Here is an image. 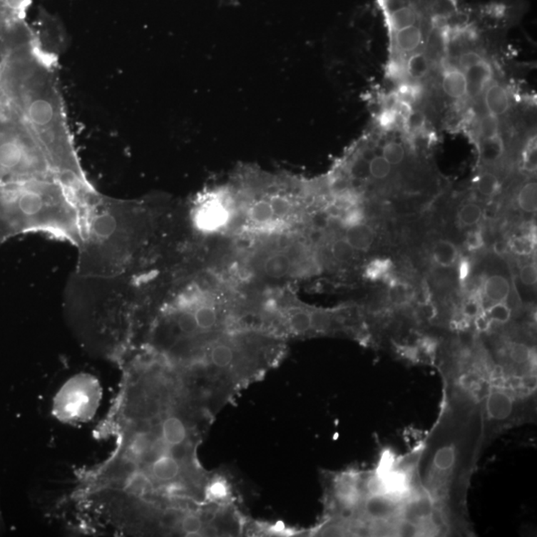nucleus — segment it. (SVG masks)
I'll return each instance as SVG.
<instances>
[{
	"instance_id": "obj_1",
	"label": "nucleus",
	"mask_w": 537,
	"mask_h": 537,
	"mask_svg": "<svg viewBox=\"0 0 537 537\" xmlns=\"http://www.w3.org/2000/svg\"><path fill=\"white\" fill-rule=\"evenodd\" d=\"M484 396L475 388L443 379L440 413L417 446L420 486L445 519L451 534L473 536L468 508L471 479L486 450Z\"/></svg>"
},
{
	"instance_id": "obj_2",
	"label": "nucleus",
	"mask_w": 537,
	"mask_h": 537,
	"mask_svg": "<svg viewBox=\"0 0 537 537\" xmlns=\"http://www.w3.org/2000/svg\"><path fill=\"white\" fill-rule=\"evenodd\" d=\"M56 68V56L36 34L9 50L0 70V95L41 143L58 175L88 180L76 150Z\"/></svg>"
},
{
	"instance_id": "obj_3",
	"label": "nucleus",
	"mask_w": 537,
	"mask_h": 537,
	"mask_svg": "<svg viewBox=\"0 0 537 537\" xmlns=\"http://www.w3.org/2000/svg\"><path fill=\"white\" fill-rule=\"evenodd\" d=\"M146 199L111 198L96 190L84 217L75 274L87 278H135L151 271L155 229Z\"/></svg>"
},
{
	"instance_id": "obj_4",
	"label": "nucleus",
	"mask_w": 537,
	"mask_h": 537,
	"mask_svg": "<svg viewBox=\"0 0 537 537\" xmlns=\"http://www.w3.org/2000/svg\"><path fill=\"white\" fill-rule=\"evenodd\" d=\"M96 190L89 180L58 175L0 183V244L37 233L77 247Z\"/></svg>"
},
{
	"instance_id": "obj_5",
	"label": "nucleus",
	"mask_w": 537,
	"mask_h": 537,
	"mask_svg": "<svg viewBox=\"0 0 537 537\" xmlns=\"http://www.w3.org/2000/svg\"><path fill=\"white\" fill-rule=\"evenodd\" d=\"M54 175L61 176L41 143L7 105L0 117V183Z\"/></svg>"
},
{
	"instance_id": "obj_6",
	"label": "nucleus",
	"mask_w": 537,
	"mask_h": 537,
	"mask_svg": "<svg viewBox=\"0 0 537 537\" xmlns=\"http://www.w3.org/2000/svg\"><path fill=\"white\" fill-rule=\"evenodd\" d=\"M235 201L230 189H219L199 196L191 209L190 218L196 230L204 234L215 233L225 228L235 211Z\"/></svg>"
},
{
	"instance_id": "obj_7",
	"label": "nucleus",
	"mask_w": 537,
	"mask_h": 537,
	"mask_svg": "<svg viewBox=\"0 0 537 537\" xmlns=\"http://www.w3.org/2000/svg\"><path fill=\"white\" fill-rule=\"evenodd\" d=\"M73 382L68 384L60 394V413L68 419H81L88 414L93 404L92 392L86 390L90 387L87 383Z\"/></svg>"
},
{
	"instance_id": "obj_8",
	"label": "nucleus",
	"mask_w": 537,
	"mask_h": 537,
	"mask_svg": "<svg viewBox=\"0 0 537 537\" xmlns=\"http://www.w3.org/2000/svg\"><path fill=\"white\" fill-rule=\"evenodd\" d=\"M296 262L289 250L271 252L262 261V271L269 278H285L292 273Z\"/></svg>"
},
{
	"instance_id": "obj_9",
	"label": "nucleus",
	"mask_w": 537,
	"mask_h": 537,
	"mask_svg": "<svg viewBox=\"0 0 537 537\" xmlns=\"http://www.w3.org/2000/svg\"><path fill=\"white\" fill-rule=\"evenodd\" d=\"M464 73L466 80V94L473 98L484 92L493 77V69L485 60Z\"/></svg>"
},
{
	"instance_id": "obj_10",
	"label": "nucleus",
	"mask_w": 537,
	"mask_h": 537,
	"mask_svg": "<svg viewBox=\"0 0 537 537\" xmlns=\"http://www.w3.org/2000/svg\"><path fill=\"white\" fill-rule=\"evenodd\" d=\"M485 103L490 115L496 118L508 112L511 106L508 92L498 84L491 85L486 89Z\"/></svg>"
},
{
	"instance_id": "obj_11",
	"label": "nucleus",
	"mask_w": 537,
	"mask_h": 537,
	"mask_svg": "<svg viewBox=\"0 0 537 537\" xmlns=\"http://www.w3.org/2000/svg\"><path fill=\"white\" fill-rule=\"evenodd\" d=\"M345 240L355 251L365 252L369 250L375 239V232L372 226L362 223L359 225L347 229Z\"/></svg>"
},
{
	"instance_id": "obj_12",
	"label": "nucleus",
	"mask_w": 537,
	"mask_h": 537,
	"mask_svg": "<svg viewBox=\"0 0 537 537\" xmlns=\"http://www.w3.org/2000/svg\"><path fill=\"white\" fill-rule=\"evenodd\" d=\"M180 466L173 456L166 455L156 459L151 465L150 473L153 478L160 481L175 480L179 475Z\"/></svg>"
},
{
	"instance_id": "obj_13",
	"label": "nucleus",
	"mask_w": 537,
	"mask_h": 537,
	"mask_svg": "<svg viewBox=\"0 0 537 537\" xmlns=\"http://www.w3.org/2000/svg\"><path fill=\"white\" fill-rule=\"evenodd\" d=\"M444 92L453 99H461L466 95V80L465 73L460 70H448L443 77Z\"/></svg>"
},
{
	"instance_id": "obj_14",
	"label": "nucleus",
	"mask_w": 537,
	"mask_h": 537,
	"mask_svg": "<svg viewBox=\"0 0 537 537\" xmlns=\"http://www.w3.org/2000/svg\"><path fill=\"white\" fill-rule=\"evenodd\" d=\"M509 292H511V286L508 280L498 275L490 277L484 284V294L486 299L493 304L506 302Z\"/></svg>"
},
{
	"instance_id": "obj_15",
	"label": "nucleus",
	"mask_w": 537,
	"mask_h": 537,
	"mask_svg": "<svg viewBox=\"0 0 537 537\" xmlns=\"http://www.w3.org/2000/svg\"><path fill=\"white\" fill-rule=\"evenodd\" d=\"M388 14H389L390 24L395 32L416 25L417 22V12L411 5L410 0L397 9L390 10Z\"/></svg>"
},
{
	"instance_id": "obj_16",
	"label": "nucleus",
	"mask_w": 537,
	"mask_h": 537,
	"mask_svg": "<svg viewBox=\"0 0 537 537\" xmlns=\"http://www.w3.org/2000/svg\"><path fill=\"white\" fill-rule=\"evenodd\" d=\"M32 0H0V21L24 20Z\"/></svg>"
},
{
	"instance_id": "obj_17",
	"label": "nucleus",
	"mask_w": 537,
	"mask_h": 537,
	"mask_svg": "<svg viewBox=\"0 0 537 537\" xmlns=\"http://www.w3.org/2000/svg\"><path fill=\"white\" fill-rule=\"evenodd\" d=\"M173 304V302H171ZM175 305V304H173ZM178 306V305H175ZM183 307V306H178ZM183 307H190L193 310L194 317H195L196 324L199 330H206L213 329L217 322V312L211 304L205 301L196 302L191 306H184Z\"/></svg>"
},
{
	"instance_id": "obj_18",
	"label": "nucleus",
	"mask_w": 537,
	"mask_h": 537,
	"mask_svg": "<svg viewBox=\"0 0 537 537\" xmlns=\"http://www.w3.org/2000/svg\"><path fill=\"white\" fill-rule=\"evenodd\" d=\"M432 255L436 264L443 268H450L459 259L457 246L447 240L438 241L433 247Z\"/></svg>"
},
{
	"instance_id": "obj_19",
	"label": "nucleus",
	"mask_w": 537,
	"mask_h": 537,
	"mask_svg": "<svg viewBox=\"0 0 537 537\" xmlns=\"http://www.w3.org/2000/svg\"><path fill=\"white\" fill-rule=\"evenodd\" d=\"M161 436L171 446H180L185 441L188 432L183 421L178 417H168L161 424Z\"/></svg>"
},
{
	"instance_id": "obj_20",
	"label": "nucleus",
	"mask_w": 537,
	"mask_h": 537,
	"mask_svg": "<svg viewBox=\"0 0 537 537\" xmlns=\"http://www.w3.org/2000/svg\"><path fill=\"white\" fill-rule=\"evenodd\" d=\"M396 44L402 52L415 51L422 41V31L417 25L396 31Z\"/></svg>"
},
{
	"instance_id": "obj_21",
	"label": "nucleus",
	"mask_w": 537,
	"mask_h": 537,
	"mask_svg": "<svg viewBox=\"0 0 537 537\" xmlns=\"http://www.w3.org/2000/svg\"><path fill=\"white\" fill-rule=\"evenodd\" d=\"M504 145L500 135L483 138L481 143V158L486 163H495L503 155Z\"/></svg>"
},
{
	"instance_id": "obj_22",
	"label": "nucleus",
	"mask_w": 537,
	"mask_h": 537,
	"mask_svg": "<svg viewBox=\"0 0 537 537\" xmlns=\"http://www.w3.org/2000/svg\"><path fill=\"white\" fill-rule=\"evenodd\" d=\"M414 297V292L409 285L400 281H392L388 292V299L395 307H404L409 305Z\"/></svg>"
},
{
	"instance_id": "obj_23",
	"label": "nucleus",
	"mask_w": 537,
	"mask_h": 537,
	"mask_svg": "<svg viewBox=\"0 0 537 537\" xmlns=\"http://www.w3.org/2000/svg\"><path fill=\"white\" fill-rule=\"evenodd\" d=\"M287 324L295 334H306L312 330V312L302 309L294 310L290 312Z\"/></svg>"
},
{
	"instance_id": "obj_24",
	"label": "nucleus",
	"mask_w": 537,
	"mask_h": 537,
	"mask_svg": "<svg viewBox=\"0 0 537 537\" xmlns=\"http://www.w3.org/2000/svg\"><path fill=\"white\" fill-rule=\"evenodd\" d=\"M392 269V262L389 259H374L367 265L364 270L365 278L377 282L388 276Z\"/></svg>"
},
{
	"instance_id": "obj_25",
	"label": "nucleus",
	"mask_w": 537,
	"mask_h": 537,
	"mask_svg": "<svg viewBox=\"0 0 537 537\" xmlns=\"http://www.w3.org/2000/svg\"><path fill=\"white\" fill-rule=\"evenodd\" d=\"M406 70L412 79H422L429 71V60L423 53H416L408 60Z\"/></svg>"
},
{
	"instance_id": "obj_26",
	"label": "nucleus",
	"mask_w": 537,
	"mask_h": 537,
	"mask_svg": "<svg viewBox=\"0 0 537 537\" xmlns=\"http://www.w3.org/2000/svg\"><path fill=\"white\" fill-rule=\"evenodd\" d=\"M518 205L526 213H533L537 209V184L528 183L518 193Z\"/></svg>"
},
{
	"instance_id": "obj_27",
	"label": "nucleus",
	"mask_w": 537,
	"mask_h": 537,
	"mask_svg": "<svg viewBox=\"0 0 537 537\" xmlns=\"http://www.w3.org/2000/svg\"><path fill=\"white\" fill-rule=\"evenodd\" d=\"M491 322L498 324H506L511 319L513 309L506 302H496L485 312Z\"/></svg>"
},
{
	"instance_id": "obj_28",
	"label": "nucleus",
	"mask_w": 537,
	"mask_h": 537,
	"mask_svg": "<svg viewBox=\"0 0 537 537\" xmlns=\"http://www.w3.org/2000/svg\"><path fill=\"white\" fill-rule=\"evenodd\" d=\"M210 359L217 367H229L234 360L233 349L224 344L214 345L210 352Z\"/></svg>"
},
{
	"instance_id": "obj_29",
	"label": "nucleus",
	"mask_w": 537,
	"mask_h": 537,
	"mask_svg": "<svg viewBox=\"0 0 537 537\" xmlns=\"http://www.w3.org/2000/svg\"><path fill=\"white\" fill-rule=\"evenodd\" d=\"M481 217L483 210L475 203L466 204L459 213V220L466 227L476 225L481 221Z\"/></svg>"
},
{
	"instance_id": "obj_30",
	"label": "nucleus",
	"mask_w": 537,
	"mask_h": 537,
	"mask_svg": "<svg viewBox=\"0 0 537 537\" xmlns=\"http://www.w3.org/2000/svg\"><path fill=\"white\" fill-rule=\"evenodd\" d=\"M332 253L334 258L340 263H349L354 258L355 250L345 238L339 239L332 244Z\"/></svg>"
},
{
	"instance_id": "obj_31",
	"label": "nucleus",
	"mask_w": 537,
	"mask_h": 537,
	"mask_svg": "<svg viewBox=\"0 0 537 537\" xmlns=\"http://www.w3.org/2000/svg\"><path fill=\"white\" fill-rule=\"evenodd\" d=\"M476 188L481 195L491 198L498 193L500 188V181L496 175L491 173H484L476 181Z\"/></svg>"
},
{
	"instance_id": "obj_32",
	"label": "nucleus",
	"mask_w": 537,
	"mask_h": 537,
	"mask_svg": "<svg viewBox=\"0 0 537 537\" xmlns=\"http://www.w3.org/2000/svg\"><path fill=\"white\" fill-rule=\"evenodd\" d=\"M392 165L383 156H373L368 163V173L375 179H384L392 173Z\"/></svg>"
},
{
	"instance_id": "obj_33",
	"label": "nucleus",
	"mask_w": 537,
	"mask_h": 537,
	"mask_svg": "<svg viewBox=\"0 0 537 537\" xmlns=\"http://www.w3.org/2000/svg\"><path fill=\"white\" fill-rule=\"evenodd\" d=\"M484 312L483 301H481L478 297H471L466 300L462 306V319L466 324H470L473 322L476 317L480 316Z\"/></svg>"
},
{
	"instance_id": "obj_34",
	"label": "nucleus",
	"mask_w": 537,
	"mask_h": 537,
	"mask_svg": "<svg viewBox=\"0 0 537 537\" xmlns=\"http://www.w3.org/2000/svg\"><path fill=\"white\" fill-rule=\"evenodd\" d=\"M509 248L518 256H528L534 250V242L528 235L513 237L509 240Z\"/></svg>"
},
{
	"instance_id": "obj_35",
	"label": "nucleus",
	"mask_w": 537,
	"mask_h": 537,
	"mask_svg": "<svg viewBox=\"0 0 537 537\" xmlns=\"http://www.w3.org/2000/svg\"><path fill=\"white\" fill-rule=\"evenodd\" d=\"M382 156L390 165H398L404 160L405 150L399 143H387L383 146Z\"/></svg>"
},
{
	"instance_id": "obj_36",
	"label": "nucleus",
	"mask_w": 537,
	"mask_h": 537,
	"mask_svg": "<svg viewBox=\"0 0 537 537\" xmlns=\"http://www.w3.org/2000/svg\"><path fill=\"white\" fill-rule=\"evenodd\" d=\"M480 133L483 138L495 137V135H498V118L491 115L485 116L481 118Z\"/></svg>"
},
{
	"instance_id": "obj_37",
	"label": "nucleus",
	"mask_w": 537,
	"mask_h": 537,
	"mask_svg": "<svg viewBox=\"0 0 537 537\" xmlns=\"http://www.w3.org/2000/svg\"><path fill=\"white\" fill-rule=\"evenodd\" d=\"M398 93H399L401 100L409 104L410 102H415L416 100L419 99L422 88L414 83H407L401 86Z\"/></svg>"
},
{
	"instance_id": "obj_38",
	"label": "nucleus",
	"mask_w": 537,
	"mask_h": 537,
	"mask_svg": "<svg viewBox=\"0 0 537 537\" xmlns=\"http://www.w3.org/2000/svg\"><path fill=\"white\" fill-rule=\"evenodd\" d=\"M364 213L359 208H350L349 211L342 216V224L345 228H352V227L359 225L364 221Z\"/></svg>"
},
{
	"instance_id": "obj_39",
	"label": "nucleus",
	"mask_w": 537,
	"mask_h": 537,
	"mask_svg": "<svg viewBox=\"0 0 537 537\" xmlns=\"http://www.w3.org/2000/svg\"><path fill=\"white\" fill-rule=\"evenodd\" d=\"M203 526L201 519L194 514H189L181 521V529H183L184 533L189 534V536L200 533V531H203Z\"/></svg>"
},
{
	"instance_id": "obj_40",
	"label": "nucleus",
	"mask_w": 537,
	"mask_h": 537,
	"mask_svg": "<svg viewBox=\"0 0 537 537\" xmlns=\"http://www.w3.org/2000/svg\"><path fill=\"white\" fill-rule=\"evenodd\" d=\"M483 57H481L479 53L474 51L465 52L461 55L460 60H459V65H460L461 69L463 70V72H465L466 70L470 69V68L473 66H476V64H479V63L483 61Z\"/></svg>"
},
{
	"instance_id": "obj_41",
	"label": "nucleus",
	"mask_w": 537,
	"mask_h": 537,
	"mask_svg": "<svg viewBox=\"0 0 537 537\" xmlns=\"http://www.w3.org/2000/svg\"><path fill=\"white\" fill-rule=\"evenodd\" d=\"M485 245L483 234L480 230L471 231L466 239V247L469 251H478Z\"/></svg>"
},
{
	"instance_id": "obj_42",
	"label": "nucleus",
	"mask_w": 537,
	"mask_h": 537,
	"mask_svg": "<svg viewBox=\"0 0 537 537\" xmlns=\"http://www.w3.org/2000/svg\"><path fill=\"white\" fill-rule=\"evenodd\" d=\"M519 278L526 286H533L536 284L537 281V272L536 267L533 265L529 264L523 266L519 273Z\"/></svg>"
},
{
	"instance_id": "obj_43",
	"label": "nucleus",
	"mask_w": 537,
	"mask_h": 537,
	"mask_svg": "<svg viewBox=\"0 0 537 537\" xmlns=\"http://www.w3.org/2000/svg\"><path fill=\"white\" fill-rule=\"evenodd\" d=\"M208 495L213 501H222L228 495V490L223 481H215L209 489Z\"/></svg>"
},
{
	"instance_id": "obj_44",
	"label": "nucleus",
	"mask_w": 537,
	"mask_h": 537,
	"mask_svg": "<svg viewBox=\"0 0 537 537\" xmlns=\"http://www.w3.org/2000/svg\"><path fill=\"white\" fill-rule=\"evenodd\" d=\"M423 123H424V117L420 113L411 112L405 118L406 127L411 131L418 130L422 127Z\"/></svg>"
},
{
	"instance_id": "obj_45",
	"label": "nucleus",
	"mask_w": 537,
	"mask_h": 537,
	"mask_svg": "<svg viewBox=\"0 0 537 537\" xmlns=\"http://www.w3.org/2000/svg\"><path fill=\"white\" fill-rule=\"evenodd\" d=\"M524 166L528 170H536V146L529 145L524 153Z\"/></svg>"
},
{
	"instance_id": "obj_46",
	"label": "nucleus",
	"mask_w": 537,
	"mask_h": 537,
	"mask_svg": "<svg viewBox=\"0 0 537 537\" xmlns=\"http://www.w3.org/2000/svg\"><path fill=\"white\" fill-rule=\"evenodd\" d=\"M459 279L461 282H465L468 280L471 274V263L469 260L463 259L459 264Z\"/></svg>"
},
{
	"instance_id": "obj_47",
	"label": "nucleus",
	"mask_w": 537,
	"mask_h": 537,
	"mask_svg": "<svg viewBox=\"0 0 537 537\" xmlns=\"http://www.w3.org/2000/svg\"><path fill=\"white\" fill-rule=\"evenodd\" d=\"M7 54H9V47H7L6 42H5L1 27H0V70L4 66Z\"/></svg>"
}]
</instances>
